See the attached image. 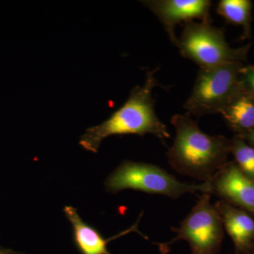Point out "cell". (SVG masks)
Returning <instances> with one entry per match:
<instances>
[{
    "label": "cell",
    "instance_id": "1",
    "mask_svg": "<svg viewBox=\"0 0 254 254\" xmlns=\"http://www.w3.org/2000/svg\"><path fill=\"white\" fill-rule=\"evenodd\" d=\"M171 123L176 136L167 157L175 171L203 183L211 181L227 163L231 140L207 134L186 115H173Z\"/></svg>",
    "mask_w": 254,
    "mask_h": 254
},
{
    "label": "cell",
    "instance_id": "2",
    "mask_svg": "<svg viewBox=\"0 0 254 254\" xmlns=\"http://www.w3.org/2000/svg\"><path fill=\"white\" fill-rule=\"evenodd\" d=\"M157 70L147 72L145 83L133 88L123 106L109 118L97 126L87 128L79 141L83 149L97 153L103 140L115 135L143 136L150 133L163 141L171 137L166 125L155 114L153 91L158 86L155 76Z\"/></svg>",
    "mask_w": 254,
    "mask_h": 254
},
{
    "label": "cell",
    "instance_id": "3",
    "mask_svg": "<svg viewBox=\"0 0 254 254\" xmlns=\"http://www.w3.org/2000/svg\"><path fill=\"white\" fill-rule=\"evenodd\" d=\"M106 190L110 193L131 190L177 198L197 191L210 194L208 182L195 185L184 183L156 165L125 161L107 179Z\"/></svg>",
    "mask_w": 254,
    "mask_h": 254
},
{
    "label": "cell",
    "instance_id": "4",
    "mask_svg": "<svg viewBox=\"0 0 254 254\" xmlns=\"http://www.w3.org/2000/svg\"><path fill=\"white\" fill-rule=\"evenodd\" d=\"M243 63H230L200 68L194 86L184 108L189 115L203 116L220 113L244 88L241 79Z\"/></svg>",
    "mask_w": 254,
    "mask_h": 254
},
{
    "label": "cell",
    "instance_id": "5",
    "mask_svg": "<svg viewBox=\"0 0 254 254\" xmlns=\"http://www.w3.org/2000/svg\"><path fill=\"white\" fill-rule=\"evenodd\" d=\"M175 46L180 54L200 68H209L230 63H242L250 46L232 48L225 40L224 29L212 26L210 21L185 23Z\"/></svg>",
    "mask_w": 254,
    "mask_h": 254
},
{
    "label": "cell",
    "instance_id": "6",
    "mask_svg": "<svg viewBox=\"0 0 254 254\" xmlns=\"http://www.w3.org/2000/svg\"><path fill=\"white\" fill-rule=\"evenodd\" d=\"M210 193H203L196 204L179 227L173 240H185L190 244L191 254H218L224 238L221 218L210 202Z\"/></svg>",
    "mask_w": 254,
    "mask_h": 254
},
{
    "label": "cell",
    "instance_id": "7",
    "mask_svg": "<svg viewBox=\"0 0 254 254\" xmlns=\"http://www.w3.org/2000/svg\"><path fill=\"white\" fill-rule=\"evenodd\" d=\"M142 2L158 18L175 45L177 41L175 35L177 25L193 21L195 18L210 21L212 4L208 0H150Z\"/></svg>",
    "mask_w": 254,
    "mask_h": 254
},
{
    "label": "cell",
    "instance_id": "8",
    "mask_svg": "<svg viewBox=\"0 0 254 254\" xmlns=\"http://www.w3.org/2000/svg\"><path fill=\"white\" fill-rule=\"evenodd\" d=\"M210 194H215L254 216V180L246 176L237 164L227 163L211 181Z\"/></svg>",
    "mask_w": 254,
    "mask_h": 254
},
{
    "label": "cell",
    "instance_id": "9",
    "mask_svg": "<svg viewBox=\"0 0 254 254\" xmlns=\"http://www.w3.org/2000/svg\"><path fill=\"white\" fill-rule=\"evenodd\" d=\"M214 206L237 250L244 252L252 248L254 244V220L250 214L222 199Z\"/></svg>",
    "mask_w": 254,
    "mask_h": 254
},
{
    "label": "cell",
    "instance_id": "10",
    "mask_svg": "<svg viewBox=\"0 0 254 254\" xmlns=\"http://www.w3.org/2000/svg\"><path fill=\"white\" fill-rule=\"evenodd\" d=\"M64 211L72 225L75 242L78 250L83 254H112L107 248V245L110 241L131 232L136 231L140 233L137 230V222L136 225L126 231L122 232L120 235L109 240H105L95 228L83 221L76 209L71 206H66L64 209Z\"/></svg>",
    "mask_w": 254,
    "mask_h": 254
},
{
    "label": "cell",
    "instance_id": "11",
    "mask_svg": "<svg viewBox=\"0 0 254 254\" xmlns=\"http://www.w3.org/2000/svg\"><path fill=\"white\" fill-rule=\"evenodd\" d=\"M220 114L237 137L245 136L254 129V94L244 88Z\"/></svg>",
    "mask_w": 254,
    "mask_h": 254
},
{
    "label": "cell",
    "instance_id": "12",
    "mask_svg": "<svg viewBox=\"0 0 254 254\" xmlns=\"http://www.w3.org/2000/svg\"><path fill=\"white\" fill-rule=\"evenodd\" d=\"M252 3L250 0H221L217 12L228 23L240 25L249 33L252 20Z\"/></svg>",
    "mask_w": 254,
    "mask_h": 254
},
{
    "label": "cell",
    "instance_id": "13",
    "mask_svg": "<svg viewBox=\"0 0 254 254\" xmlns=\"http://www.w3.org/2000/svg\"><path fill=\"white\" fill-rule=\"evenodd\" d=\"M230 153L234 155L241 171L254 180V146L247 144L244 139L237 136L231 140Z\"/></svg>",
    "mask_w": 254,
    "mask_h": 254
},
{
    "label": "cell",
    "instance_id": "14",
    "mask_svg": "<svg viewBox=\"0 0 254 254\" xmlns=\"http://www.w3.org/2000/svg\"><path fill=\"white\" fill-rule=\"evenodd\" d=\"M240 72L244 88L254 94V64L242 66Z\"/></svg>",
    "mask_w": 254,
    "mask_h": 254
},
{
    "label": "cell",
    "instance_id": "15",
    "mask_svg": "<svg viewBox=\"0 0 254 254\" xmlns=\"http://www.w3.org/2000/svg\"><path fill=\"white\" fill-rule=\"evenodd\" d=\"M240 138H242V139L247 140L250 144L254 146V129L250 131V133H247V134H246L245 136L240 137Z\"/></svg>",
    "mask_w": 254,
    "mask_h": 254
},
{
    "label": "cell",
    "instance_id": "16",
    "mask_svg": "<svg viewBox=\"0 0 254 254\" xmlns=\"http://www.w3.org/2000/svg\"><path fill=\"white\" fill-rule=\"evenodd\" d=\"M158 246L160 254H168L170 249H169V246L167 244H158Z\"/></svg>",
    "mask_w": 254,
    "mask_h": 254
}]
</instances>
